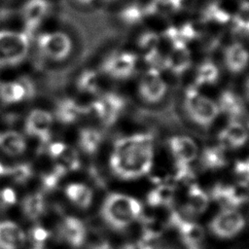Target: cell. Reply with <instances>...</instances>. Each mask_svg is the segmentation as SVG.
<instances>
[{
  "label": "cell",
  "mask_w": 249,
  "mask_h": 249,
  "mask_svg": "<svg viewBox=\"0 0 249 249\" xmlns=\"http://www.w3.org/2000/svg\"><path fill=\"white\" fill-rule=\"evenodd\" d=\"M153 136L136 133L119 138L110 155V168L124 180H133L148 174L153 164Z\"/></svg>",
  "instance_id": "cell-1"
},
{
  "label": "cell",
  "mask_w": 249,
  "mask_h": 249,
  "mask_svg": "<svg viewBox=\"0 0 249 249\" xmlns=\"http://www.w3.org/2000/svg\"><path fill=\"white\" fill-rule=\"evenodd\" d=\"M142 213V204L133 196L112 193L102 203L101 215L112 228L123 230L137 220Z\"/></svg>",
  "instance_id": "cell-2"
},
{
  "label": "cell",
  "mask_w": 249,
  "mask_h": 249,
  "mask_svg": "<svg viewBox=\"0 0 249 249\" xmlns=\"http://www.w3.org/2000/svg\"><path fill=\"white\" fill-rule=\"evenodd\" d=\"M30 35L23 30L0 29V67H12L21 63L30 50Z\"/></svg>",
  "instance_id": "cell-3"
},
{
  "label": "cell",
  "mask_w": 249,
  "mask_h": 249,
  "mask_svg": "<svg viewBox=\"0 0 249 249\" xmlns=\"http://www.w3.org/2000/svg\"><path fill=\"white\" fill-rule=\"evenodd\" d=\"M36 48L47 60L60 62L68 58L73 51V41L68 33L62 30H47L36 36Z\"/></svg>",
  "instance_id": "cell-4"
},
{
  "label": "cell",
  "mask_w": 249,
  "mask_h": 249,
  "mask_svg": "<svg viewBox=\"0 0 249 249\" xmlns=\"http://www.w3.org/2000/svg\"><path fill=\"white\" fill-rule=\"evenodd\" d=\"M185 107L190 118L202 126H208L219 114L218 105L199 94L196 87H191L186 90Z\"/></svg>",
  "instance_id": "cell-5"
},
{
  "label": "cell",
  "mask_w": 249,
  "mask_h": 249,
  "mask_svg": "<svg viewBox=\"0 0 249 249\" xmlns=\"http://www.w3.org/2000/svg\"><path fill=\"white\" fill-rule=\"evenodd\" d=\"M52 6L49 0H25L19 9L22 30L32 35L39 30L50 16Z\"/></svg>",
  "instance_id": "cell-6"
},
{
  "label": "cell",
  "mask_w": 249,
  "mask_h": 249,
  "mask_svg": "<svg viewBox=\"0 0 249 249\" xmlns=\"http://www.w3.org/2000/svg\"><path fill=\"white\" fill-rule=\"evenodd\" d=\"M244 225L245 220L239 212L231 208H225L212 219L209 228L216 236L230 238L237 234Z\"/></svg>",
  "instance_id": "cell-7"
},
{
  "label": "cell",
  "mask_w": 249,
  "mask_h": 249,
  "mask_svg": "<svg viewBox=\"0 0 249 249\" xmlns=\"http://www.w3.org/2000/svg\"><path fill=\"white\" fill-rule=\"evenodd\" d=\"M124 106V102L120 95L106 93L92 102L90 111L105 124H114L119 118Z\"/></svg>",
  "instance_id": "cell-8"
},
{
  "label": "cell",
  "mask_w": 249,
  "mask_h": 249,
  "mask_svg": "<svg viewBox=\"0 0 249 249\" xmlns=\"http://www.w3.org/2000/svg\"><path fill=\"white\" fill-rule=\"evenodd\" d=\"M137 56L130 52H118L109 55L103 63L104 72L117 79L129 77L135 69Z\"/></svg>",
  "instance_id": "cell-9"
},
{
  "label": "cell",
  "mask_w": 249,
  "mask_h": 249,
  "mask_svg": "<svg viewBox=\"0 0 249 249\" xmlns=\"http://www.w3.org/2000/svg\"><path fill=\"white\" fill-rule=\"evenodd\" d=\"M139 94L147 102H158L166 91V84L161 79L159 70L155 67L148 69L140 79Z\"/></svg>",
  "instance_id": "cell-10"
},
{
  "label": "cell",
  "mask_w": 249,
  "mask_h": 249,
  "mask_svg": "<svg viewBox=\"0 0 249 249\" xmlns=\"http://www.w3.org/2000/svg\"><path fill=\"white\" fill-rule=\"evenodd\" d=\"M50 157L56 162V167L64 173L79 168L80 160L77 152L63 142H53L48 149Z\"/></svg>",
  "instance_id": "cell-11"
},
{
  "label": "cell",
  "mask_w": 249,
  "mask_h": 249,
  "mask_svg": "<svg viewBox=\"0 0 249 249\" xmlns=\"http://www.w3.org/2000/svg\"><path fill=\"white\" fill-rule=\"evenodd\" d=\"M169 147L176 161V167L187 166L197 156V146L196 142L184 135L173 136L169 140Z\"/></svg>",
  "instance_id": "cell-12"
},
{
  "label": "cell",
  "mask_w": 249,
  "mask_h": 249,
  "mask_svg": "<svg viewBox=\"0 0 249 249\" xmlns=\"http://www.w3.org/2000/svg\"><path fill=\"white\" fill-rule=\"evenodd\" d=\"M52 124L53 117L48 111L35 109L27 116L24 127L28 135L38 137L42 141H47L50 137Z\"/></svg>",
  "instance_id": "cell-13"
},
{
  "label": "cell",
  "mask_w": 249,
  "mask_h": 249,
  "mask_svg": "<svg viewBox=\"0 0 249 249\" xmlns=\"http://www.w3.org/2000/svg\"><path fill=\"white\" fill-rule=\"evenodd\" d=\"M168 221L170 224L177 227L183 240L189 246L195 247L202 241L204 237V231L199 225L184 220L177 212H172Z\"/></svg>",
  "instance_id": "cell-14"
},
{
  "label": "cell",
  "mask_w": 249,
  "mask_h": 249,
  "mask_svg": "<svg viewBox=\"0 0 249 249\" xmlns=\"http://www.w3.org/2000/svg\"><path fill=\"white\" fill-rule=\"evenodd\" d=\"M23 230L13 221H0V249H19L25 242Z\"/></svg>",
  "instance_id": "cell-15"
},
{
  "label": "cell",
  "mask_w": 249,
  "mask_h": 249,
  "mask_svg": "<svg viewBox=\"0 0 249 249\" xmlns=\"http://www.w3.org/2000/svg\"><path fill=\"white\" fill-rule=\"evenodd\" d=\"M248 131L243 124L232 120L220 133V147L224 150L227 148H238L243 146L248 139Z\"/></svg>",
  "instance_id": "cell-16"
},
{
  "label": "cell",
  "mask_w": 249,
  "mask_h": 249,
  "mask_svg": "<svg viewBox=\"0 0 249 249\" xmlns=\"http://www.w3.org/2000/svg\"><path fill=\"white\" fill-rule=\"evenodd\" d=\"M59 231L65 242L73 247L81 246L86 239V228L83 222L76 217L68 216L64 218Z\"/></svg>",
  "instance_id": "cell-17"
},
{
  "label": "cell",
  "mask_w": 249,
  "mask_h": 249,
  "mask_svg": "<svg viewBox=\"0 0 249 249\" xmlns=\"http://www.w3.org/2000/svg\"><path fill=\"white\" fill-rule=\"evenodd\" d=\"M226 67L232 73H239L249 62V52L240 43L229 45L224 52Z\"/></svg>",
  "instance_id": "cell-18"
},
{
  "label": "cell",
  "mask_w": 249,
  "mask_h": 249,
  "mask_svg": "<svg viewBox=\"0 0 249 249\" xmlns=\"http://www.w3.org/2000/svg\"><path fill=\"white\" fill-rule=\"evenodd\" d=\"M192 60L189 51L181 43H175L172 52L164 60V66L175 74H182L191 66Z\"/></svg>",
  "instance_id": "cell-19"
},
{
  "label": "cell",
  "mask_w": 249,
  "mask_h": 249,
  "mask_svg": "<svg viewBox=\"0 0 249 249\" xmlns=\"http://www.w3.org/2000/svg\"><path fill=\"white\" fill-rule=\"evenodd\" d=\"M66 197L76 206L86 209L90 206L93 198L91 189L84 183H70L64 189Z\"/></svg>",
  "instance_id": "cell-20"
},
{
  "label": "cell",
  "mask_w": 249,
  "mask_h": 249,
  "mask_svg": "<svg viewBox=\"0 0 249 249\" xmlns=\"http://www.w3.org/2000/svg\"><path fill=\"white\" fill-rule=\"evenodd\" d=\"M26 149V141L24 137L15 131L7 130L0 132V150L8 156H19Z\"/></svg>",
  "instance_id": "cell-21"
},
{
  "label": "cell",
  "mask_w": 249,
  "mask_h": 249,
  "mask_svg": "<svg viewBox=\"0 0 249 249\" xmlns=\"http://www.w3.org/2000/svg\"><path fill=\"white\" fill-rule=\"evenodd\" d=\"M29 89L22 81H10L0 84V99L6 104L22 101L27 97Z\"/></svg>",
  "instance_id": "cell-22"
},
{
  "label": "cell",
  "mask_w": 249,
  "mask_h": 249,
  "mask_svg": "<svg viewBox=\"0 0 249 249\" xmlns=\"http://www.w3.org/2000/svg\"><path fill=\"white\" fill-rule=\"evenodd\" d=\"M209 198L206 193L196 184H192L188 191L186 211L192 215H198L204 212L208 206Z\"/></svg>",
  "instance_id": "cell-23"
},
{
  "label": "cell",
  "mask_w": 249,
  "mask_h": 249,
  "mask_svg": "<svg viewBox=\"0 0 249 249\" xmlns=\"http://www.w3.org/2000/svg\"><path fill=\"white\" fill-rule=\"evenodd\" d=\"M175 196V188L169 184H160L153 189L147 196V202L150 206H169Z\"/></svg>",
  "instance_id": "cell-24"
},
{
  "label": "cell",
  "mask_w": 249,
  "mask_h": 249,
  "mask_svg": "<svg viewBox=\"0 0 249 249\" xmlns=\"http://www.w3.org/2000/svg\"><path fill=\"white\" fill-rule=\"evenodd\" d=\"M88 112L81 105L71 99L61 101L56 109V117L63 124H72L80 119V117Z\"/></svg>",
  "instance_id": "cell-25"
},
{
  "label": "cell",
  "mask_w": 249,
  "mask_h": 249,
  "mask_svg": "<svg viewBox=\"0 0 249 249\" xmlns=\"http://www.w3.org/2000/svg\"><path fill=\"white\" fill-rule=\"evenodd\" d=\"M145 8L135 3L125 4L118 12V20L124 26H135L145 18Z\"/></svg>",
  "instance_id": "cell-26"
},
{
  "label": "cell",
  "mask_w": 249,
  "mask_h": 249,
  "mask_svg": "<svg viewBox=\"0 0 249 249\" xmlns=\"http://www.w3.org/2000/svg\"><path fill=\"white\" fill-rule=\"evenodd\" d=\"M46 210V201L40 193H34L24 197L22 201V211L24 215L31 219L37 220L42 217Z\"/></svg>",
  "instance_id": "cell-27"
},
{
  "label": "cell",
  "mask_w": 249,
  "mask_h": 249,
  "mask_svg": "<svg viewBox=\"0 0 249 249\" xmlns=\"http://www.w3.org/2000/svg\"><path fill=\"white\" fill-rule=\"evenodd\" d=\"M101 133L94 128L86 127L79 133V145L87 154H93L96 152L101 143Z\"/></svg>",
  "instance_id": "cell-28"
},
{
  "label": "cell",
  "mask_w": 249,
  "mask_h": 249,
  "mask_svg": "<svg viewBox=\"0 0 249 249\" xmlns=\"http://www.w3.org/2000/svg\"><path fill=\"white\" fill-rule=\"evenodd\" d=\"M219 110L227 113L232 119L239 117L242 113L243 105L238 96L228 90L222 93L219 99Z\"/></svg>",
  "instance_id": "cell-29"
},
{
  "label": "cell",
  "mask_w": 249,
  "mask_h": 249,
  "mask_svg": "<svg viewBox=\"0 0 249 249\" xmlns=\"http://www.w3.org/2000/svg\"><path fill=\"white\" fill-rule=\"evenodd\" d=\"M201 163L206 168H220L226 164L224 149L221 147L207 148L201 155Z\"/></svg>",
  "instance_id": "cell-30"
},
{
  "label": "cell",
  "mask_w": 249,
  "mask_h": 249,
  "mask_svg": "<svg viewBox=\"0 0 249 249\" xmlns=\"http://www.w3.org/2000/svg\"><path fill=\"white\" fill-rule=\"evenodd\" d=\"M219 77V71L217 66L210 62H203L197 69L195 84L196 87H199L205 84H214L217 82Z\"/></svg>",
  "instance_id": "cell-31"
},
{
  "label": "cell",
  "mask_w": 249,
  "mask_h": 249,
  "mask_svg": "<svg viewBox=\"0 0 249 249\" xmlns=\"http://www.w3.org/2000/svg\"><path fill=\"white\" fill-rule=\"evenodd\" d=\"M248 197H249L248 184L237 182L232 186H228L229 208L241 205L248 199Z\"/></svg>",
  "instance_id": "cell-32"
},
{
  "label": "cell",
  "mask_w": 249,
  "mask_h": 249,
  "mask_svg": "<svg viewBox=\"0 0 249 249\" xmlns=\"http://www.w3.org/2000/svg\"><path fill=\"white\" fill-rule=\"evenodd\" d=\"M143 236L144 240H150L160 236L166 229V224L154 217H146L143 219Z\"/></svg>",
  "instance_id": "cell-33"
},
{
  "label": "cell",
  "mask_w": 249,
  "mask_h": 249,
  "mask_svg": "<svg viewBox=\"0 0 249 249\" xmlns=\"http://www.w3.org/2000/svg\"><path fill=\"white\" fill-rule=\"evenodd\" d=\"M78 86L80 90L88 93H95L99 88L98 75L93 71H85L79 78Z\"/></svg>",
  "instance_id": "cell-34"
},
{
  "label": "cell",
  "mask_w": 249,
  "mask_h": 249,
  "mask_svg": "<svg viewBox=\"0 0 249 249\" xmlns=\"http://www.w3.org/2000/svg\"><path fill=\"white\" fill-rule=\"evenodd\" d=\"M18 196L16 191L11 187L0 189V210H7L17 203Z\"/></svg>",
  "instance_id": "cell-35"
},
{
  "label": "cell",
  "mask_w": 249,
  "mask_h": 249,
  "mask_svg": "<svg viewBox=\"0 0 249 249\" xmlns=\"http://www.w3.org/2000/svg\"><path fill=\"white\" fill-rule=\"evenodd\" d=\"M11 175L15 181L18 183H23L28 180L32 174L31 167L28 164H18L13 168H8V173Z\"/></svg>",
  "instance_id": "cell-36"
},
{
  "label": "cell",
  "mask_w": 249,
  "mask_h": 249,
  "mask_svg": "<svg viewBox=\"0 0 249 249\" xmlns=\"http://www.w3.org/2000/svg\"><path fill=\"white\" fill-rule=\"evenodd\" d=\"M49 237L50 231L42 226H35L29 231V238L35 246H42Z\"/></svg>",
  "instance_id": "cell-37"
},
{
  "label": "cell",
  "mask_w": 249,
  "mask_h": 249,
  "mask_svg": "<svg viewBox=\"0 0 249 249\" xmlns=\"http://www.w3.org/2000/svg\"><path fill=\"white\" fill-rule=\"evenodd\" d=\"M234 174L237 178V182L249 184V159L235 162Z\"/></svg>",
  "instance_id": "cell-38"
},
{
  "label": "cell",
  "mask_w": 249,
  "mask_h": 249,
  "mask_svg": "<svg viewBox=\"0 0 249 249\" xmlns=\"http://www.w3.org/2000/svg\"><path fill=\"white\" fill-rule=\"evenodd\" d=\"M65 173L58 167H54V169L53 171H51L50 173H47L44 177H43V184L47 189H53L56 184L58 183L59 179L61 176H63Z\"/></svg>",
  "instance_id": "cell-39"
},
{
  "label": "cell",
  "mask_w": 249,
  "mask_h": 249,
  "mask_svg": "<svg viewBox=\"0 0 249 249\" xmlns=\"http://www.w3.org/2000/svg\"><path fill=\"white\" fill-rule=\"evenodd\" d=\"M98 0H72V2L82 8H89L91 7L95 2H97Z\"/></svg>",
  "instance_id": "cell-40"
},
{
  "label": "cell",
  "mask_w": 249,
  "mask_h": 249,
  "mask_svg": "<svg viewBox=\"0 0 249 249\" xmlns=\"http://www.w3.org/2000/svg\"><path fill=\"white\" fill-rule=\"evenodd\" d=\"M124 249H153V248L144 242H138V243L127 244L124 246Z\"/></svg>",
  "instance_id": "cell-41"
},
{
  "label": "cell",
  "mask_w": 249,
  "mask_h": 249,
  "mask_svg": "<svg viewBox=\"0 0 249 249\" xmlns=\"http://www.w3.org/2000/svg\"><path fill=\"white\" fill-rule=\"evenodd\" d=\"M91 249H114V248L108 242H100V243H97L94 246H92Z\"/></svg>",
  "instance_id": "cell-42"
},
{
  "label": "cell",
  "mask_w": 249,
  "mask_h": 249,
  "mask_svg": "<svg viewBox=\"0 0 249 249\" xmlns=\"http://www.w3.org/2000/svg\"><path fill=\"white\" fill-rule=\"evenodd\" d=\"M7 173H8V168H6L5 165H3V164L0 162V176L7 175Z\"/></svg>",
  "instance_id": "cell-43"
},
{
  "label": "cell",
  "mask_w": 249,
  "mask_h": 249,
  "mask_svg": "<svg viewBox=\"0 0 249 249\" xmlns=\"http://www.w3.org/2000/svg\"><path fill=\"white\" fill-rule=\"evenodd\" d=\"M99 1H102L106 4H115V3H119V2H122L124 0H99Z\"/></svg>",
  "instance_id": "cell-44"
},
{
  "label": "cell",
  "mask_w": 249,
  "mask_h": 249,
  "mask_svg": "<svg viewBox=\"0 0 249 249\" xmlns=\"http://www.w3.org/2000/svg\"><path fill=\"white\" fill-rule=\"evenodd\" d=\"M246 92H247V96L249 97V79H248L247 84H246Z\"/></svg>",
  "instance_id": "cell-45"
},
{
  "label": "cell",
  "mask_w": 249,
  "mask_h": 249,
  "mask_svg": "<svg viewBox=\"0 0 249 249\" xmlns=\"http://www.w3.org/2000/svg\"><path fill=\"white\" fill-rule=\"evenodd\" d=\"M32 249H44L42 246H34Z\"/></svg>",
  "instance_id": "cell-46"
},
{
  "label": "cell",
  "mask_w": 249,
  "mask_h": 249,
  "mask_svg": "<svg viewBox=\"0 0 249 249\" xmlns=\"http://www.w3.org/2000/svg\"><path fill=\"white\" fill-rule=\"evenodd\" d=\"M241 1H243V2H246V3H249V0H241Z\"/></svg>",
  "instance_id": "cell-47"
}]
</instances>
